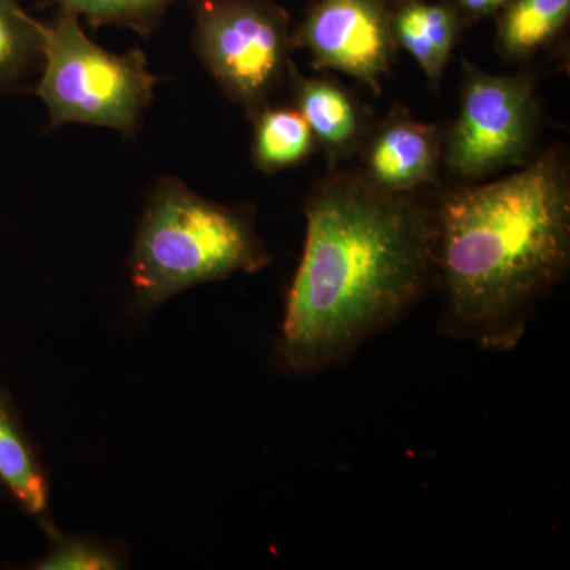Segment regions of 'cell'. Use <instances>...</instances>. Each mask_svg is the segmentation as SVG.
Here are the masks:
<instances>
[{"instance_id": "13", "label": "cell", "mask_w": 570, "mask_h": 570, "mask_svg": "<svg viewBox=\"0 0 570 570\" xmlns=\"http://www.w3.org/2000/svg\"><path fill=\"white\" fill-rule=\"evenodd\" d=\"M254 160L261 170L276 171L302 163L314 146L313 132L302 112L262 108L255 112Z\"/></svg>"}, {"instance_id": "10", "label": "cell", "mask_w": 570, "mask_h": 570, "mask_svg": "<svg viewBox=\"0 0 570 570\" xmlns=\"http://www.w3.org/2000/svg\"><path fill=\"white\" fill-rule=\"evenodd\" d=\"M298 111L330 153H347L360 134V116L355 104L335 82L294 75Z\"/></svg>"}, {"instance_id": "11", "label": "cell", "mask_w": 570, "mask_h": 570, "mask_svg": "<svg viewBox=\"0 0 570 570\" xmlns=\"http://www.w3.org/2000/svg\"><path fill=\"white\" fill-rule=\"evenodd\" d=\"M0 487L32 515L48 508V485L28 439L0 395Z\"/></svg>"}, {"instance_id": "2", "label": "cell", "mask_w": 570, "mask_h": 570, "mask_svg": "<svg viewBox=\"0 0 570 570\" xmlns=\"http://www.w3.org/2000/svg\"><path fill=\"white\" fill-rule=\"evenodd\" d=\"M445 325L489 351L517 347L570 262V179L549 153L498 181L461 187L433 213Z\"/></svg>"}, {"instance_id": "4", "label": "cell", "mask_w": 570, "mask_h": 570, "mask_svg": "<svg viewBox=\"0 0 570 570\" xmlns=\"http://www.w3.org/2000/svg\"><path fill=\"white\" fill-rule=\"evenodd\" d=\"M43 63L33 92L47 105L50 129L86 124L126 137L140 130L157 85L145 52L104 50L82 31L80 18L61 10L45 24Z\"/></svg>"}, {"instance_id": "17", "label": "cell", "mask_w": 570, "mask_h": 570, "mask_svg": "<svg viewBox=\"0 0 570 570\" xmlns=\"http://www.w3.org/2000/svg\"><path fill=\"white\" fill-rule=\"evenodd\" d=\"M459 9L461 14L480 20V18L490 17L497 11L504 9L510 0H450Z\"/></svg>"}, {"instance_id": "3", "label": "cell", "mask_w": 570, "mask_h": 570, "mask_svg": "<svg viewBox=\"0 0 570 570\" xmlns=\"http://www.w3.org/2000/svg\"><path fill=\"white\" fill-rule=\"evenodd\" d=\"M269 262L247 209L216 204L165 176L146 202L130 283L142 309H153L195 285L257 273Z\"/></svg>"}, {"instance_id": "16", "label": "cell", "mask_w": 570, "mask_h": 570, "mask_svg": "<svg viewBox=\"0 0 570 570\" xmlns=\"http://www.w3.org/2000/svg\"><path fill=\"white\" fill-rule=\"evenodd\" d=\"M115 554L86 540L61 538L52 540V549L37 566L40 570H111L118 569Z\"/></svg>"}, {"instance_id": "7", "label": "cell", "mask_w": 570, "mask_h": 570, "mask_svg": "<svg viewBox=\"0 0 570 570\" xmlns=\"http://www.w3.org/2000/svg\"><path fill=\"white\" fill-rule=\"evenodd\" d=\"M294 41L318 66L343 71L374 91L381 89L396 43L384 0H317Z\"/></svg>"}, {"instance_id": "1", "label": "cell", "mask_w": 570, "mask_h": 570, "mask_svg": "<svg viewBox=\"0 0 570 570\" xmlns=\"http://www.w3.org/2000/svg\"><path fill=\"white\" fill-rule=\"evenodd\" d=\"M433 213L365 175L326 179L306 205V242L283 322L284 365L314 374L396 324L434 276Z\"/></svg>"}, {"instance_id": "9", "label": "cell", "mask_w": 570, "mask_h": 570, "mask_svg": "<svg viewBox=\"0 0 570 570\" xmlns=\"http://www.w3.org/2000/svg\"><path fill=\"white\" fill-rule=\"evenodd\" d=\"M461 13L452 2L404 3L392 14L395 41L414 56L428 80L439 82L455 47Z\"/></svg>"}, {"instance_id": "15", "label": "cell", "mask_w": 570, "mask_h": 570, "mask_svg": "<svg viewBox=\"0 0 570 570\" xmlns=\"http://www.w3.org/2000/svg\"><path fill=\"white\" fill-rule=\"evenodd\" d=\"M179 0H58L59 9L85 18L92 26H121L140 36L159 28Z\"/></svg>"}, {"instance_id": "12", "label": "cell", "mask_w": 570, "mask_h": 570, "mask_svg": "<svg viewBox=\"0 0 570 570\" xmlns=\"http://www.w3.org/2000/svg\"><path fill=\"white\" fill-rule=\"evenodd\" d=\"M569 14L570 0H510L499 18V47L509 58H527L562 31Z\"/></svg>"}, {"instance_id": "8", "label": "cell", "mask_w": 570, "mask_h": 570, "mask_svg": "<svg viewBox=\"0 0 570 570\" xmlns=\"http://www.w3.org/2000/svg\"><path fill=\"white\" fill-rule=\"evenodd\" d=\"M439 157L441 142L434 127L395 118L367 146L365 176L387 193L409 195L434 178Z\"/></svg>"}, {"instance_id": "5", "label": "cell", "mask_w": 570, "mask_h": 570, "mask_svg": "<svg viewBox=\"0 0 570 570\" xmlns=\"http://www.w3.org/2000/svg\"><path fill=\"white\" fill-rule=\"evenodd\" d=\"M195 50L223 91L258 112L279 85L294 39L273 0H198Z\"/></svg>"}, {"instance_id": "6", "label": "cell", "mask_w": 570, "mask_h": 570, "mask_svg": "<svg viewBox=\"0 0 570 570\" xmlns=\"http://www.w3.org/2000/svg\"><path fill=\"white\" fill-rule=\"evenodd\" d=\"M535 124L538 104L527 75L498 77L471 69L461 92L459 118L445 142V164L464 179L523 167Z\"/></svg>"}, {"instance_id": "14", "label": "cell", "mask_w": 570, "mask_h": 570, "mask_svg": "<svg viewBox=\"0 0 570 570\" xmlns=\"http://www.w3.org/2000/svg\"><path fill=\"white\" fill-rule=\"evenodd\" d=\"M45 24L20 0H0V89L28 73L43 58Z\"/></svg>"}]
</instances>
